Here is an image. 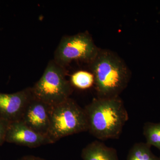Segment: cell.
<instances>
[{
    "label": "cell",
    "mask_w": 160,
    "mask_h": 160,
    "mask_svg": "<svg viewBox=\"0 0 160 160\" xmlns=\"http://www.w3.org/2000/svg\"><path fill=\"white\" fill-rule=\"evenodd\" d=\"M69 81L72 87L82 90L89 89L94 85V76L91 72L85 70L74 72Z\"/></svg>",
    "instance_id": "12"
},
{
    "label": "cell",
    "mask_w": 160,
    "mask_h": 160,
    "mask_svg": "<svg viewBox=\"0 0 160 160\" xmlns=\"http://www.w3.org/2000/svg\"><path fill=\"white\" fill-rule=\"evenodd\" d=\"M33 97L30 87L12 94L0 93V117L9 123L19 121Z\"/></svg>",
    "instance_id": "7"
},
{
    "label": "cell",
    "mask_w": 160,
    "mask_h": 160,
    "mask_svg": "<svg viewBox=\"0 0 160 160\" xmlns=\"http://www.w3.org/2000/svg\"><path fill=\"white\" fill-rule=\"evenodd\" d=\"M99 49L87 32L66 36L60 41L55 51L53 60L64 68L73 61L89 64L95 57Z\"/></svg>",
    "instance_id": "5"
},
{
    "label": "cell",
    "mask_w": 160,
    "mask_h": 160,
    "mask_svg": "<svg viewBox=\"0 0 160 160\" xmlns=\"http://www.w3.org/2000/svg\"><path fill=\"white\" fill-rule=\"evenodd\" d=\"M88 131L84 109L69 98L52 106L48 137L52 143L66 137Z\"/></svg>",
    "instance_id": "3"
},
{
    "label": "cell",
    "mask_w": 160,
    "mask_h": 160,
    "mask_svg": "<svg viewBox=\"0 0 160 160\" xmlns=\"http://www.w3.org/2000/svg\"><path fill=\"white\" fill-rule=\"evenodd\" d=\"M82 158L83 160H119L115 149L99 141L87 145L82 150Z\"/></svg>",
    "instance_id": "9"
},
{
    "label": "cell",
    "mask_w": 160,
    "mask_h": 160,
    "mask_svg": "<svg viewBox=\"0 0 160 160\" xmlns=\"http://www.w3.org/2000/svg\"><path fill=\"white\" fill-rule=\"evenodd\" d=\"M5 141L29 148L52 144L48 137L32 130L21 121L9 123Z\"/></svg>",
    "instance_id": "8"
},
{
    "label": "cell",
    "mask_w": 160,
    "mask_h": 160,
    "mask_svg": "<svg viewBox=\"0 0 160 160\" xmlns=\"http://www.w3.org/2000/svg\"><path fill=\"white\" fill-rule=\"evenodd\" d=\"M143 133L146 144L154 146L160 152V122H146L143 126Z\"/></svg>",
    "instance_id": "11"
},
{
    "label": "cell",
    "mask_w": 160,
    "mask_h": 160,
    "mask_svg": "<svg viewBox=\"0 0 160 160\" xmlns=\"http://www.w3.org/2000/svg\"><path fill=\"white\" fill-rule=\"evenodd\" d=\"M88 64L94 76L98 98L119 96L128 86L130 71L123 60L113 52L100 48L95 57Z\"/></svg>",
    "instance_id": "2"
},
{
    "label": "cell",
    "mask_w": 160,
    "mask_h": 160,
    "mask_svg": "<svg viewBox=\"0 0 160 160\" xmlns=\"http://www.w3.org/2000/svg\"><path fill=\"white\" fill-rule=\"evenodd\" d=\"M9 122L0 117V145L5 141L6 131Z\"/></svg>",
    "instance_id": "13"
},
{
    "label": "cell",
    "mask_w": 160,
    "mask_h": 160,
    "mask_svg": "<svg viewBox=\"0 0 160 160\" xmlns=\"http://www.w3.org/2000/svg\"><path fill=\"white\" fill-rule=\"evenodd\" d=\"M51 107L33 95L19 121L38 133L48 137Z\"/></svg>",
    "instance_id": "6"
},
{
    "label": "cell",
    "mask_w": 160,
    "mask_h": 160,
    "mask_svg": "<svg viewBox=\"0 0 160 160\" xmlns=\"http://www.w3.org/2000/svg\"><path fill=\"white\" fill-rule=\"evenodd\" d=\"M88 131L100 141L118 139L129 120V114L120 96L97 98L84 109Z\"/></svg>",
    "instance_id": "1"
},
{
    "label": "cell",
    "mask_w": 160,
    "mask_h": 160,
    "mask_svg": "<svg viewBox=\"0 0 160 160\" xmlns=\"http://www.w3.org/2000/svg\"><path fill=\"white\" fill-rule=\"evenodd\" d=\"M21 160H46L38 157L33 156H28L24 157Z\"/></svg>",
    "instance_id": "14"
},
{
    "label": "cell",
    "mask_w": 160,
    "mask_h": 160,
    "mask_svg": "<svg viewBox=\"0 0 160 160\" xmlns=\"http://www.w3.org/2000/svg\"><path fill=\"white\" fill-rule=\"evenodd\" d=\"M151 147L146 142L135 143L129 149L127 160H160L152 152Z\"/></svg>",
    "instance_id": "10"
},
{
    "label": "cell",
    "mask_w": 160,
    "mask_h": 160,
    "mask_svg": "<svg viewBox=\"0 0 160 160\" xmlns=\"http://www.w3.org/2000/svg\"><path fill=\"white\" fill-rule=\"evenodd\" d=\"M66 68L51 60L40 79L32 87L34 96L51 106L70 98L73 89L66 78Z\"/></svg>",
    "instance_id": "4"
}]
</instances>
